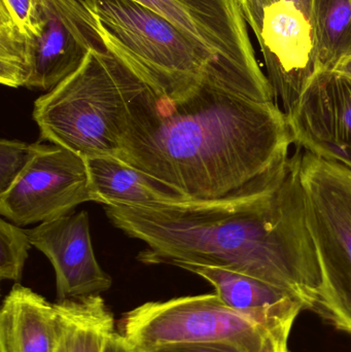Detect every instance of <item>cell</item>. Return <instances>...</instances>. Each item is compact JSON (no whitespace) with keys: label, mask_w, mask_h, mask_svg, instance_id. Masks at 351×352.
<instances>
[{"label":"cell","mask_w":351,"mask_h":352,"mask_svg":"<svg viewBox=\"0 0 351 352\" xmlns=\"http://www.w3.org/2000/svg\"><path fill=\"white\" fill-rule=\"evenodd\" d=\"M282 352H288V349H284V351Z\"/></svg>","instance_id":"26"},{"label":"cell","mask_w":351,"mask_h":352,"mask_svg":"<svg viewBox=\"0 0 351 352\" xmlns=\"http://www.w3.org/2000/svg\"><path fill=\"white\" fill-rule=\"evenodd\" d=\"M103 352H136L131 345L122 336L121 333L115 331L107 338Z\"/></svg>","instance_id":"24"},{"label":"cell","mask_w":351,"mask_h":352,"mask_svg":"<svg viewBox=\"0 0 351 352\" xmlns=\"http://www.w3.org/2000/svg\"><path fill=\"white\" fill-rule=\"evenodd\" d=\"M144 82L106 50L35 100L39 138L87 157H119L132 99Z\"/></svg>","instance_id":"3"},{"label":"cell","mask_w":351,"mask_h":352,"mask_svg":"<svg viewBox=\"0 0 351 352\" xmlns=\"http://www.w3.org/2000/svg\"><path fill=\"white\" fill-rule=\"evenodd\" d=\"M31 244L53 265L58 301L100 295L113 285L94 254L87 211L26 230Z\"/></svg>","instance_id":"12"},{"label":"cell","mask_w":351,"mask_h":352,"mask_svg":"<svg viewBox=\"0 0 351 352\" xmlns=\"http://www.w3.org/2000/svg\"><path fill=\"white\" fill-rule=\"evenodd\" d=\"M297 148L351 170V80L317 72L286 116Z\"/></svg>","instance_id":"11"},{"label":"cell","mask_w":351,"mask_h":352,"mask_svg":"<svg viewBox=\"0 0 351 352\" xmlns=\"http://www.w3.org/2000/svg\"><path fill=\"white\" fill-rule=\"evenodd\" d=\"M303 150L223 198L154 207L105 206L113 226L148 245L146 265L229 269L292 292L315 311L321 267L307 223Z\"/></svg>","instance_id":"1"},{"label":"cell","mask_w":351,"mask_h":352,"mask_svg":"<svg viewBox=\"0 0 351 352\" xmlns=\"http://www.w3.org/2000/svg\"><path fill=\"white\" fill-rule=\"evenodd\" d=\"M84 160L95 203L111 207H154L191 200L117 157L100 155Z\"/></svg>","instance_id":"15"},{"label":"cell","mask_w":351,"mask_h":352,"mask_svg":"<svg viewBox=\"0 0 351 352\" xmlns=\"http://www.w3.org/2000/svg\"><path fill=\"white\" fill-rule=\"evenodd\" d=\"M32 74L26 88L49 91L73 74L94 49L105 50L94 19L80 0H34Z\"/></svg>","instance_id":"10"},{"label":"cell","mask_w":351,"mask_h":352,"mask_svg":"<svg viewBox=\"0 0 351 352\" xmlns=\"http://www.w3.org/2000/svg\"><path fill=\"white\" fill-rule=\"evenodd\" d=\"M263 57L276 102L290 115L317 70L315 0H237ZM280 104V103H278Z\"/></svg>","instance_id":"8"},{"label":"cell","mask_w":351,"mask_h":352,"mask_svg":"<svg viewBox=\"0 0 351 352\" xmlns=\"http://www.w3.org/2000/svg\"><path fill=\"white\" fill-rule=\"evenodd\" d=\"M120 329L136 352L203 342L234 343L247 352H258L267 333L216 293L148 302L127 312Z\"/></svg>","instance_id":"7"},{"label":"cell","mask_w":351,"mask_h":352,"mask_svg":"<svg viewBox=\"0 0 351 352\" xmlns=\"http://www.w3.org/2000/svg\"><path fill=\"white\" fill-rule=\"evenodd\" d=\"M62 333L56 303L16 283L0 312V352H56Z\"/></svg>","instance_id":"14"},{"label":"cell","mask_w":351,"mask_h":352,"mask_svg":"<svg viewBox=\"0 0 351 352\" xmlns=\"http://www.w3.org/2000/svg\"><path fill=\"white\" fill-rule=\"evenodd\" d=\"M291 331H276L267 332L262 342L261 349L258 352H282L288 349V336Z\"/></svg>","instance_id":"23"},{"label":"cell","mask_w":351,"mask_h":352,"mask_svg":"<svg viewBox=\"0 0 351 352\" xmlns=\"http://www.w3.org/2000/svg\"><path fill=\"white\" fill-rule=\"evenodd\" d=\"M30 239L26 230L5 221H0V277L8 280L22 279L25 264L30 250Z\"/></svg>","instance_id":"19"},{"label":"cell","mask_w":351,"mask_h":352,"mask_svg":"<svg viewBox=\"0 0 351 352\" xmlns=\"http://www.w3.org/2000/svg\"><path fill=\"white\" fill-rule=\"evenodd\" d=\"M94 202L84 157L45 144L24 173L0 195V214L16 226L54 221Z\"/></svg>","instance_id":"9"},{"label":"cell","mask_w":351,"mask_h":352,"mask_svg":"<svg viewBox=\"0 0 351 352\" xmlns=\"http://www.w3.org/2000/svg\"><path fill=\"white\" fill-rule=\"evenodd\" d=\"M148 352H247L242 347L229 342L185 343L167 345Z\"/></svg>","instance_id":"22"},{"label":"cell","mask_w":351,"mask_h":352,"mask_svg":"<svg viewBox=\"0 0 351 352\" xmlns=\"http://www.w3.org/2000/svg\"><path fill=\"white\" fill-rule=\"evenodd\" d=\"M174 267L205 279L228 307L266 332L292 330L297 316L307 309L303 300L292 292L251 275L192 263H177Z\"/></svg>","instance_id":"13"},{"label":"cell","mask_w":351,"mask_h":352,"mask_svg":"<svg viewBox=\"0 0 351 352\" xmlns=\"http://www.w3.org/2000/svg\"><path fill=\"white\" fill-rule=\"evenodd\" d=\"M32 37L0 12V82L26 88L32 74Z\"/></svg>","instance_id":"18"},{"label":"cell","mask_w":351,"mask_h":352,"mask_svg":"<svg viewBox=\"0 0 351 352\" xmlns=\"http://www.w3.org/2000/svg\"><path fill=\"white\" fill-rule=\"evenodd\" d=\"M0 12L5 14L28 36L37 34L34 0H1Z\"/></svg>","instance_id":"21"},{"label":"cell","mask_w":351,"mask_h":352,"mask_svg":"<svg viewBox=\"0 0 351 352\" xmlns=\"http://www.w3.org/2000/svg\"><path fill=\"white\" fill-rule=\"evenodd\" d=\"M63 322L61 341L56 352H103L115 331V322L99 295L56 303Z\"/></svg>","instance_id":"16"},{"label":"cell","mask_w":351,"mask_h":352,"mask_svg":"<svg viewBox=\"0 0 351 352\" xmlns=\"http://www.w3.org/2000/svg\"><path fill=\"white\" fill-rule=\"evenodd\" d=\"M301 178L323 279L315 311L351 335V170L303 151Z\"/></svg>","instance_id":"5"},{"label":"cell","mask_w":351,"mask_h":352,"mask_svg":"<svg viewBox=\"0 0 351 352\" xmlns=\"http://www.w3.org/2000/svg\"><path fill=\"white\" fill-rule=\"evenodd\" d=\"M166 19L214 66L235 92L259 102H276L237 0H135Z\"/></svg>","instance_id":"6"},{"label":"cell","mask_w":351,"mask_h":352,"mask_svg":"<svg viewBox=\"0 0 351 352\" xmlns=\"http://www.w3.org/2000/svg\"><path fill=\"white\" fill-rule=\"evenodd\" d=\"M80 1L92 14L105 50L159 98L181 102L207 76L230 89L183 33L144 4L135 0Z\"/></svg>","instance_id":"4"},{"label":"cell","mask_w":351,"mask_h":352,"mask_svg":"<svg viewBox=\"0 0 351 352\" xmlns=\"http://www.w3.org/2000/svg\"><path fill=\"white\" fill-rule=\"evenodd\" d=\"M45 144H27L20 140L0 142V195L14 184L19 176L45 148Z\"/></svg>","instance_id":"20"},{"label":"cell","mask_w":351,"mask_h":352,"mask_svg":"<svg viewBox=\"0 0 351 352\" xmlns=\"http://www.w3.org/2000/svg\"><path fill=\"white\" fill-rule=\"evenodd\" d=\"M334 72L351 80V56L337 66Z\"/></svg>","instance_id":"25"},{"label":"cell","mask_w":351,"mask_h":352,"mask_svg":"<svg viewBox=\"0 0 351 352\" xmlns=\"http://www.w3.org/2000/svg\"><path fill=\"white\" fill-rule=\"evenodd\" d=\"M292 144L278 102L247 98L206 78L179 103L144 85L130 102L117 158L188 198L212 200L269 175Z\"/></svg>","instance_id":"2"},{"label":"cell","mask_w":351,"mask_h":352,"mask_svg":"<svg viewBox=\"0 0 351 352\" xmlns=\"http://www.w3.org/2000/svg\"><path fill=\"white\" fill-rule=\"evenodd\" d=\"M317 70L334 72L351 56V0H315Z\"/></svg>","instance_id":"17"}]
</instances>
